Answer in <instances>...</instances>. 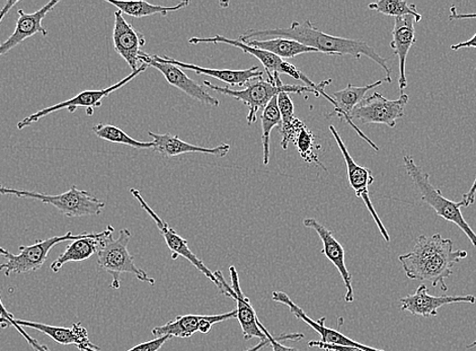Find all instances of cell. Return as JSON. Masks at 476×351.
<instances>
[{"label":"cell","mask_w":476,"mask_h":351,"mask_svg":"<svg viewBox=\"0 0 476 351\" xmlns=\"http://www.w3.org/2000/svg\"><path fill=\"white\" fill-rule=\"evenodd\" d=\"M269 38H284L302 44L317 53L329 56H352L360 59L365 56L374 61L385 72V82L392 83V70L387 65V59L378 54L375 49L362 40H352L332 36L315 28L310 20L304 23L293 22L288 28L246 31L238 38L242 42L252 40H268Z\"/></svg>","instance_id":"1"},{"label":"cell","mask_w":476,"mask_h":351,"mask_svg":"<svg viewBox=\"0 0 476 351\" xmlns=\"http://www.w3.org/2000/svg\"><path fill=\"white\" fill-rule=\"evenodd\" d=\"M467 258L465 250H453V241L440 234L421 235L412 250L400 256L405 275L410 279L430 282L448 291L446 278L452 275V268Z\"/></svg>","instance_id":"2"},{"label":"cell","mask_w":476,"mask_h":351,"mask_svg":"<svg viewBox=\"0 0 476 351\" xmlns=\"http://www.w3.org/2000/svg\"><path fill=\"white\" fill-rule=\"evenodd\" d=\"M403 162L409 178L421 194V200L433 209L439 217L460 228L467 236V239L471 240L473 247H476V234L465 221L461 210V208L463 207L462 201H453L446 199L442 191L431 184L430 175L422 171L420 166L414 163L412 156L405 155Z\"/></svg>","instance_id":"3"},{"label":"cell","mask_w":476,"mask_h":351,"mask_svg":"<svg viewBox=\"0 0 476 351\" xmlns=\"http://www.w3.org/2000/svg\"><path fill=\"white\" fill-rule=\"evenodd\" d=\"M209 90H213L220 94L231 96V98L242 102L249 108V115L246 117L249 124H254L257 122L258 112L267 107L270 102L276 98L280 93H312L316 98H321V93L312 87L298 84H282L276 85L269 82H264L263 77L253 79L246 84L244 90H231L229 87L214 85L208 81L203 83Z\"/></svg>","instance_id":"4"},{"label":"cell","mask_w":476,"mask_h":351,"mask_svg":"<svg viewBox=\"0 0 476 351\" xmlns=\"http://www.w3.org/2000/svg\"><path fill=\"white\" fill-rule=\"evenodd\" d=\"M0 195L39 200L42 204L56 208L60 214L67 218L99 216L105 207L104 201L86 190L77 189L76 186L70 188L64 194L51 196L37 191L7 188L0 184Z\"/></svg>","instance_id":"5"},{"label":"cell","mask_w":476,"mask_h":351,"mask_svg":"<svg viewBox=\"0 0 476 351\" xmlns=\"http://www.w3.org/2000/svg\"><path fill=\"white\" fill-rule=\"evenodd\" d=\"M113 234L105 237L98 252L99 267L113 278L111 288H120V276L123 274L134 275L140 282L154 286L155 279L135 265L134 258L128 250L131 232L126 228L122 229L117 239H113Z\"/></svg>","instance_id":"6"},{"label":"cell","mask_w":476,"mask_h":351,"mask_svg":"<svg viewBox=\"0 0 476 351\" xmlns=\"http://www.w3.org/2000/svg\"><path fill=\"white\" fill-rule=\"evenodd\" d=\"M189 43L192 44V45H198V44H226V45L236 47L238 49H241L245 54H249L253 56L254 58H257L262 65L264 68V72H266L268 75V82L276 84L274 83V75L276 74H287L291 77H293L296 79V81H302L305 83V85L312 87V89L316 90L321 93V95H323L325 93L326 86H329L332 83V79H329V81L322 82L320 84H315L312 81H311L310 78H308L303 73L301 72L296 66L285 63L284 60H282L281 58L275 56L274 54H272V53L264 50H261L259 48L249 46L248 44H245L240 40H233L228 39L224 36H222V34H216L214 37H209V38H198L193 37L189 39ZM284 84V83H283ZM276 85H282V84H276Z\"/></svg>","instance_id":"7"},{"label":"cell","mask_w":476,"mask_h":351,"mask_svg":"<svg viewBox=\"0 0 476 351\" xmlns=\"http://www.w3.org/2000/svg\"><path fill=\"white\" fill-rule=\"evenodd\" d=\"M86 234L87 232L77 235L67 232L63 236H55L45 240H38L29 245V247H20L19 254L15 256V254L10 252V254L5 258L6 261L0 265V271H2L5 277L34 273V271H37L44 266L51 249L55 248L56 245L83 239Z\"/></svg>","instance_id":"8"},{"label":"cell","mask_w":476,"mask_h":351,"mask_svg":"<svg viewBox=\"0 0 476 351\" xmlns=\"http://www.w3.org/2000/svg\"><path fill=\"white\" fill-rule=\"evenodd\" d=\"M147 68L148 65L143 63V65H140L136 72H134L127 77L123 78L122 81L118 83L107 87V89L99 91H84L75 95L73 99L57 103L55 105H51V107L43 109L37 112H34L29 117H26L19 122V124H17L16 127L19 130H24L26 127L36 124V122H38L41 119L51 115V113L64 110L68 111L70 113H74L77 109L85 108L86 115L92 117L94 115V109L102 107L104 99L107 98V96H109L114 92L120 90L121 87L125 86L127 83L134 81L136 76L144 73Z\"/></svg>","instance_id":"9"},{"label":"cell","mask_w":476,"mask_h":351,"mask_svg":"<svg viewBox=\"0 0 476 351\" xmlns=\"http://www.w3.org/2000/svg\"><path fill=\"white\" fill-rule=\"evenodd\" d=\"M410 101L409 95L402 93L400 99L391 101L382 93H374L361 102L352 111L351 120L361 124H382L390 128L396 126V121L404 117V110Z\"/></svg>","instance_id":"10"},{"label":"cell","mask_w":476,"mask_h":351,"mask_svg":"<svg viewBox=\"0 0 476 351\" xmlns=\"http://www.w3.org/2000/svg\"><path fill=\"white\" fill-rule=\"evenodd\" d=\"M131 195L134 196L140 204L141 207L145 210V212L153 218V220L155 222L158 230L161 231L167 248L172 251V259L176 260L178 258L182 257L186 258L195 267L200 273L208 278L211 282H213L219 289V292L222 293V285L219 284L217 278L214 276V273L211 271L203 261L198 258L195 253L190 249L188 241L183 239L182 236L175 232L169 224L164 222L163 219L158 216L154 210L149 207L141 192L136 189L130 190Z\"/></svg>","instance_id":"11"},{"label":"cell","mask_w":476,"mask_h":351,"mask_svg":"<svg viewBox=\"0 0 476 351\" xmlns=\"http://www.w3.org/2000/svg\"><path fill=\"white\" fill-rule=\"evenodd\" d=\"M331 133L332 134L334 140L340 148V151L342 154L343 160H345L347 165L348 180L351 188L355 191V194L358 198L362 199L364 204L366 205L369 213L372 214L373 220L375 221L379 232L382 233L384 240L386 242L391 241V236L386 230L383 223L379 218L374 206L372 205V200H370L369 187L374 182V177L372 171L364 166H361L352 160V157L348 151V149L343 143L338 131L333 126H330Z\"/></svg>","instance_id":"12"},{"label":"cell","mask_w":476,"mask_h":351,"mask_svg":"<svg viewBox=\"0 0 476 351\" xmlns=\"http://www.w3.org/2000/svg\"><path fill=\"white\" fill-rule=\"evenodd\" d=\"M236 310L219 315H183L176 316L174 319L163 327L153 329L155 337L170 336L172 338H190L196 332L208 335L214 324L229 319H236Z\"/></svg>","instance_id":"13"},{"label":"cell","mask_w":476,"mask_h":351,"mask_svg":"<svg viewBox=\"0 0 476 351\" xmlns=\"http://www.w3.org/2000/svg\"><path fill=\"white\" fill-rule=\"evenodd\" d=\"M140 63L154 67L158 70L165 78V81L172 86L175 87L190 96V98L200 102L203 104L210 105V107H219L220 102L213 98L204 87H202L196 82H193L183 69L169 63H157L147 53L141 51Z\"/></svg>","instance_id":"14"},{"label":"cell","mask_w":476,"mask_h":351,"mask_svg":"<svg viewBox=\"0 0 476 351\" xmlns=\"http://www.w3.org/2000/svg\"><path fill=\"white\" fill-rule=\"evenodd\" d=\"M146 40L143 33L134 29L124 15L118 10L114 13V23L113 29V45L114 51L126 61L132 73L140 67L141 48L145 45Z\"/></svg>","instance_id":"15"},{"label":"cell","mask_w":476,"mask_h":351,"mask_svg":"<svg viewBox=\"0 0 476 351\" xmlns=\"http://www.w3.org/2000/svg\"><path fill=\"white\" fill-rule=\"evenodd\" d=\"M272 300L287 306L290 312L293 313L297 319L305 322L308 327H312L313 330L319 333V335L322 337L321 341L323 342V344L340 346L357 347L365 351H384L381 349H376L374 347H370L362 344H359V342L352 340L346 336H343L342 333L326 327L324 326V317H322L319 321L312 320L310 317V316H307L305 314V312L301 308V307H299L293 300H291L290 297L283 292L273 293Z\"/></svg>","instance_id":"16"},{"label":"cell","mask_w":476,"mask_h":351,"mask_svg":"<svg viewBox=\"0 0 476 351\" xmlns=\"http://www.w3.org/2000/svg\"><path fill=\"white\" fill-rule=\"evenodd\" d=\"M401 310L408 311L412 315L421 316V317H433L438 315L441 307L449 304L469 303L475 304L476 297L467 296H431L428 293L426 285H421L416 293L401 299Z\"/></svg>","instance_id":"17"},{"label":"cell","mask_w":476,"mask_h":351,"mask_svg":"<svg viewBox=\"0 0 476 351\" xmlns=\"http://www.w3.org/2000/svg\"><path fill=\"white\" fill-rule=\"evenodd\" d=\"M59 4V0H52L39 11L33 14H26L23 10L17 11L19 19H17L15 29L12 36L0 44V57H3L6 53L12 51L25 42L26 39L32 38L35 34H42L44 37L48 34L47 29L44 28L42 23L46 15L55 10Z\"/></svg>","instance_id":"18"},{"label":"cell","mask_w":476,"mask_h":351,"mask_svg":"<svg viewBox=\"0 0 476 351\" xmlns=\"http://www.w3.org/2000/svg\"><path fill=\"white\" fill-rule=\"evenodd\" d=\"M383 82L384 81H378L365 86H356L349 83L346 89L333 93L332 100L334 101V110L329 115V117L337 116L341 120L346 121L348 124L356 131V133L377 152L379 151V147L356 126L355 122L351 120V115L357 105L365 99L367 93L374 90L377 86H381Z\"/></svg>","instance_id":"19"},{"label":"cell","mask_w":476,"mask_h":351,"mask_svg":"<svg viewBox=\"0 0 476 351\" xmlns=\"http://www.w3.org/2000/svg\"><path fill=\"white\" fill-rule=\"evenodd\" d=\"M303 225L306 228H311V229H313L317 234H319L323 244L322 252L339 270L343 284H345L347 289L345 301L347 303H352L354 301V289H352V276L346 267L345 250H343L341 243L334 239L332 232L326 229V228L317 222L314 218L305 219Z\"/></svg>","instance_id":"20"},{"label":"cell","mask_w":476,"mask_h":351,"mask_svg":"<svg viewBox=\"0 0 476 351\" xmlns=\"http://www.w3.org/2000/svg\"><path fill=\"white\" fill-rule=\"evenodd\" d=\"M157 63H169L178 66L181 69L190 70L198 75H207L218 79L231 86H243L253 81V79L263 77V73L260 72L259 66H253L249 69L233 70V69H213L201 67L195 64L182 63L167 56L151 55Z\"/></svg>","instance_id":"21"},{"label":"cell","mask_w":476,"mask_h":351,"mask_svg":"<svg viewBox=\"0 0 476 351\" xmlns=\"http://www.w3.org/2000/svg\"><path fill=\"white\" fill-rule=\"evenodd\" d=\"M417 23L416 17L412 15L396 17L394 20L391 47L393 50V54L398 56L400 60L399 86L402 94L408 86L407 75H405V64H407V58L411 48L417 41L416 30H414V24Z\"/></svg>","instance_id":"22"},{"label":"cell","mask_w":476,"mask_h":351,"mask_svg":"<svg viewBox=\"0 0 476 351\" xmlns=\"http://www.w3.org/2000/svg\"><path fill=\"white\" fill-rule=\"evenodd\" d=\"M114 232V227L109 225L101 233H87L83 239L70 242L65 251L51 263V270L57 274L66 263L90 259L94 254H98L105 237Z\"/></svg>","instance_id":"23"},{"label":"cell","mask_w":476,"mask_h":351,"mask_svg":"<svg viewBox=\"0 0 476 351\" xmlns=\"http://www.w3.org/2000/svg\"><path fill=\"white\" fill-rule=\"evenodd\" d=\"M15 322L17 326L21 327L22 328H31L44 333V335L56 341L59 345H74L79 350L82 351L86 347L99 350V346L92 344L90 337H88L87 330L82 326V323H74L72 327L67 328L52 327L48 326V324L22 319H15Z\"/></svg>","instance_id":"24"},{"label":"cell","mask_w":476,"mask_h":351,"mask_svg":"<svg viewBox=\"0 0 476 351\" xmlns=\"http://www.w3.org/2000/svg\"><path fill=\"white\" fill-rule=\"evenodd\" d=\"M148 135L153 138L154 151L165 157H174L187 153H201L225 157L228 152L231 151V146L225 143L214 148H206L189 144L183 141L179 136L170 133L156 134L154 133V132H148Z\"/></svg>","instance_id":"25"},{"label":"cell","mask_w":476,"mask_h":351,"mask_svg":"<svg viewBox=\"0 0 476 351\" xmlns=\"http://www.w3.org/2000/svg\"><path fill=\"white\" fill-rule=\"evenodd\" d=\"M231 273L233 288L236 295V319L241 324L243 339L251 340L252 338H258L261 341L267 340L264 333L258 326V316L255 313L251 300L245 297L240 284V277H238L235 267L229 268Z\"/></svg>","instance_id":"26"},{"label":"cell","mask_w":476,"mask_h":351,"mask_svg":"<svg viewBox=\"0 0 476 351\" xmlns=\"http://www.w3.org/2000/svg\"><path fill=\"white\" fill-rule=\"evenodd\" d=\"M278 108L281 113L280 134L281 147L287 151L288 145L294 142L299 132L305 126L304 122L295 117L294 103L289 93H282L277 96Z\"/></svg>","instance_id":"27"},{"label":"cell","mask_w":476,"mask_h":351,"mask_svg":"<svg viewBox=\"0 0 476 351\" xmlns=\"http://www.w3.org/2000/svg\"><path fill=\"white\" fill-rule=\"evenodd\" d=\"M243 43L248 44L249 46L268 51L282 60L293 59L299 55L307 54V53H317L316 50L303 46L301 43L284 38H272L263 41L252 40Z\"/></svg>","instance_id":"28"},{"label":"cell","mask_w":476,"mask_h":351,"mask_svg":"<svg viewBox=\"0 0 476 351\" xmlns=\"http://www.w3.org/2000/svg\"><path fill=\"white\" fill-rule=\"evenodd\" d=\"M114 6L119 8V11L123 15H127L130 16L140 17L152 16L154 15H162L165 16L169 13H174L176 11L182 10L190 5V2H181L174 6H163L155 5L146 2H116V0H107L105 2Z\"/></svg>","instance_id":"29"},{"label":"cell","mask_w":476,"mask_h":351,"mask_svg":"<svg viewBox=\"0 0 476 351\" xmlns=\"http://www.w3.org/2000/svg\"><path fill=\"white\" fill-rule=\"evenodd\" d=\"M281 127V113L278 108V100L273 99L262 113V143L263 162L268 165L270 161V141L272 130Z\"/></svg>","instance_id":"30"},{"label":"cell","mask_w":476,"mask_h":351,"mask_svg":"<svg viewBox=\"0 0 476 351\" xmlns=\"http://www.w3.org/2000/svg\"><path fill=\"white\" fill-rule=\"evenodd\" d=\"M95 136L114 144H121L136 149L154 148V142H141L130 137L124 131L113 125L98 124L93 127Z\"/></svg>","instance_id":"31"},{"label":"cell","mask_w":476,"mask_h":351,"mask_svg":"<svg viewBox=\"0 0 476 351\" xmlns=\"http://www.w3.org/2000/svg\"><path fill=\"white\" fill-rule=\"evenodd\" d=\"M370 11H374L389 16L402 17L412 15L416 17L418 23L421 21V15L418 12L416 5L409 4L404 0H381V2L370 4Z\"/></svg>","instance_id":"32"},{"label":"cell","mask_w":476,"mask_h":351,"mask_svg":"<svg viewBox=\"0 0 476 351\" xmlns=\"http://www.w3.org/2000/svg\"><path fill=\"white\" fill-rule=\"evenodd\" d=\"M299 154L306 163H312L321 166L325 171L323 164L321 163L317 151H320L321 146L316 145L313 132L306 127V125L299 132L293 142Z\"/></svg>","instance_id":"33"},{"label":"cell","mask_w":476,"mask_h":351,"mask_svg":"<svg viewBox=\"0 0 476 351\" xmlns=\"http://www.w3.org/2000/svg\"><path fill=\"white\" fill-rule=\"evenodd\" d=\"M0 327L15 328L17 331H19L20 335L25 338V340L28 342L29 346L34 349V351H49L46 346L39 344L37 339L30 336L28 333L25 332L21 327L17 326L14 314L8 312L5 309V307L2 301V297H0Z\"/></svg>","instance_id":"34"},{"label":"cell","mask_w":476,"mask_h":351,"mask_svg":"<svg viewBox=\"0 0 476 351\" xmlns=\"http://www.w3.org/2000/svg\"><path fill=\"white\" fill-rule=\"evenodd\" d=\"M257 321L259 327L264 333V336H266V337L269 339L273 351H298L296 348L288 347L282 345L280 340L301 341L302 338H304L303 335H301V333H289V335H282L279 339H277L271 336V333L266 327L263 326L259 318Z\"/></svg>","instance_id":"35"},{"label":"cell","mask_w":476,"mask_h":351,"mask_svg":"<svg viewBox=\"0 0 476 351\" xmlns=\"http://www.w3.org/2000/svg\"><path fill=\"white\" fill-rule=\"evenodd\" d=\"M171 338L170 336L156 337L154 340L144 342V344L132 347L127 351H158L164 346L165 342Z\"/></svg>","instance_id":"36"},{"label":"cell","mask_w":476,"mask_h":351,"mask_svg":"<svg viewBox=\"0 0 476 351\" xmlns=\"http://www.w3.org/2000/svg\"><path fill=\"white\" fill-rule=\"evenodd\" d=\"M310 347H319L325 351H365L357 347L340 346L323 344L322 341H311L308 342Z\"/></svg>","instance_id":"37"},{"label":"cell","mask_w":476,"mask_h":351,"mask_svg":"<svg viewBox=\"0 0 476 351\" xmlns=\"http://www.w3.org/2000/svg\"><path fill=\"white\" fill-rule=\"evenodd\" d=\"M214 276L217 278L219 284L222 285V294L228 297H232V299L235 301L236 295L233 291V287L228 285L222 271L220 270L215 271Z\"/></svg>","instance_id":"38"},{"label":"cell","mask_w":476,"mask_h":351,"mask_svg":"<svg viewBox=\"0 0 476 351\" xmlns=\"http://www.w3.org/2000/svg\"><path fill=\"white\" fill-rule=\"evenodd\" d=\"M476 14H460L456 10V6L453 5L451 8V15H449V21H463V20H475Z\"/></svg>","instance_id":"39"},{"label":"cell","mask_w":476,"mask_h":351,"mask_svg":"<svg viewBox=\"0 0 476 351\" xmlns=\"http://www.w3.org/2000/svg\"><path fill=\"white\" fill-rule=\"evenodd\" d=\"M475 195H476V179L471 190L467 191L466 194L463 195V198L461 200L463 207L465 208L471 207L474 203Z\"/></svg>","instance_id":"40"},{"label":"cell","mask_w":476,"mask_h":351,"mask_svg":"<svg viewBox=\"0 0 476 351\" xmlns=\"http://www.w3.org/2000/svg\"><path fill=\"white\" fill-rule=\"evenodd\" d=\"M461 49H476V33L473 34V37L469 41L458 43L456 44V45L451 46V50L453 51H458Z\"/></svg>","instance_id":"41"},{"label":"cell","mask_w":476,"mask_h":351,"mask_svg":"<svg viewBox=\"0 0 476 351\" xmlns=\"http://www.w3.org/2000/svg\"><path fill=\"white\" fill-rule=\"evenodd\" d=\"M19 2H7L5 6L0 10V23H2L5 17L12 10V7L15 6Z\"/></svg>","instance_id":"42"},{"label":"cell","mask_w":476,"mask_h":351,"mask_svg":"<svg viewBox=\"0 0 476 351\" xmlns=\"http://www.w3.org/2000/svg\"><path fill=\"white\" fill-rule=\"evenodd\" d=\"M268 345H270L269 339L263 340L257 346H253V347H251L249 349L243 350V351H260L262 348H263L264 346H267Z\"/></svg>","instance_id":"43"},{"label":"cell","mask_w":476,"mask_h":351,"mask_svg":"<svg viewBox=\"0 0 476 351\" xmlns=\"http://www.w3.org/2000/svg\"><path fill=\"white\" fill-rule=\"evenodd\" d=\"M8 254H10V251L3 249V248H0V257H3V258H6L8 256Z\"/></svg>","instance_id":"44"},{"label":"cell","mask_w":476,"mask_h":351,"mask_svg":"<svg viewBox=\"0 0 476 351\" xmlns=\"http://www.w3.org/2000/svg\"><path fill=\"white\" fill-rule=\"evenodd\" d=\"M475 346H476V340L473 341L471 345L467 346V348L471 349V348H473V347H475Z\"/></svg>","instance_id":"45"},{"label":"cell","mask_w":476,"mask_h":351,"mask_svg":"<svg viewBox=\"0 0 476 351\" xmlns=\"http://www.w3.org/2000/svg\"><path fill=\"white\" fill-rule=\"evenodd\" d=\"M83 351H99V350H94V349L86 347Z\"/></svg>","instance_id":"46"}]
</instances>
